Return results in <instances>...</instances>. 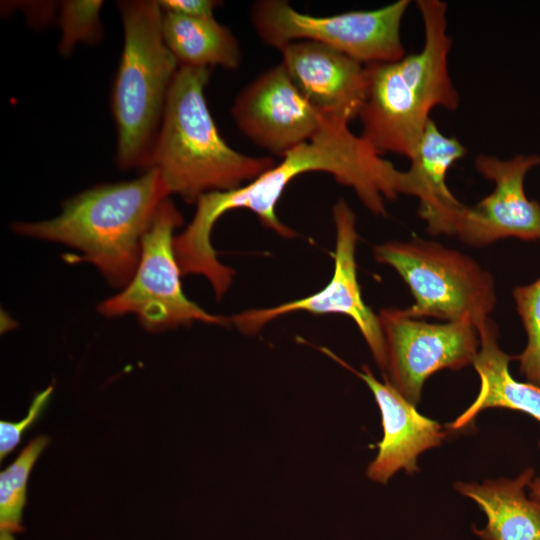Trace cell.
Listing matches in <instances>:
<instances>
[{
    "mask_svg": "<svg viewBox=\"0 0 540 540\" xmlns=\"http://www.w3.org/2000/svg\"><path fill=\"white\" fill-rule=\"evenodd\" d=\"M349 122L341 116L323 114L315 135L287 152L279 164L237 189L202 195L196 201L194 217L177 237L179 247L195 258L211 256L214 224L224 213L239 208L252 211L281 237H294V230L279 220L275 207L287 185L308 172L331 174L338 183L353 189L377 216L387 215L385 200H395L399 194L415 196L410 172L397 169L378 154L350 130Z\"/></svg>",
    "mask_w": 540,
    "mask_h": 540,
    "instance_id": "1",
    "label": "cell"
},
{
    "mask_svg": "<svg viewBox=\"0 0 540 540\" xmlns=\"http://www.w3.org/2000/svg\"><path fill=\"white\" fill-rule=\"evenodd\" d=\"M424 27L419 52L388 63L367 66V98L358 118L360 136L380 155H415L436 107L454 111L459 95L452 82L448 58L452 39L447 32V4L417 0Z\"/></svg>",
    "mask_w": 540,
    "mask_h": 540,
    "instance_id": "2",
    "label": "cell"
},
{
    "mask_svg": "<svg viewBox=\"0 0 540 540\" xmlns=\"http://www.w3.org/2000/svg\"><path fill=\"white\" fill-rule=\"evenodd\" d=\"M170 192L155 169L136 179L98 185L69 198L48 220L15 222L17 234L79 250L114 288L124 289L138 267L142 238Z\"/></svg>",
    "mask_w": 540,
    "mask_h": 540,
    "instance_id": "3",
    "label": "cell"
},
{
    "mask_svg": "<svg viewBox=\"0 0 540 540\" xmlns=\"http://www.w3.org/2000/svg\"><path fill=\"white\" fill-rule=\"evenodd\" d=\"M209 75V68L179 67L145 168L158 171L170 194L187 203L237 189L275 165L270 157L236 151L222 138L205 97Z\"/></svg>",
    "mask_w": 540,
    "mask_h": 540,
    "instance_id": "4",
    "label": "cell"
},
{
    "mask_svg": "<svg viewBox=\"0 0 540 540\" xmlns=\"http://www.w3.org/2000/svg\"><path fill=\"white\" fill-rule=\"evenodd\" d=\"M123 50L112 91L117 128L116 162L145 170L179 64L165 44L158 1L118 3Z\"/></svg>",
    "mask_w": 540,
    "mask_h": 540,
    "instance_id": "5",
    "label": "cell"
},
{
    "mask_svg": "<svg viewBox=\"0 0 540 540\" xmlns=\"http://www.w3.org/2000/svg\"><path fill=\"white\" fill-rule=\"evenodd\" d=\"M373 255L395 269L409 287L414 303L404 310L412 318L469 319L478 328L495 308L493 276L458 250L414 238L376 245Z\"/></svg>",
    "mask_w": 540,
    "mask_h": 540,
    "instance_id": "6",
    "label": "cell"
},
{
    "mask_svg": "<svg viewBox=\"0 0 540 540\" xmlns=\"http://www.w3.org/2000/svg\"><path fill=\"white\" fill-rule=\"evenodd\" d=\"M409 5V0H398L375 10L321 17L299 12L284 0H260L253 3L250 17L268 46L281 50L295 41H313L369 65L405 56L400 29Z\"/></svg>",
    "mask_w": 540,
    "mask_h": 540,
    "instance_id": "7",
    "label": "cell"
},
{
    "mask_svg": "<svg viewBox=\"0 0 540 540\" xmlns=\"http://www.w3.org/2000/svg\"><path fill=\"white\" fill-rule=\"evenodd\" d=\"M183 222L181 213L166 199L142 238L138 267L129 284L104 300L98 311L106 317L133 313L149 332H160L194 321L226 325L227 317L206 312L189 300L181 285V270L173 248L174 230Z\"/></svg>",
    "mask_w": 540,
    "mask_h": 540,
    "instance_id": "8",
    "label": "cell"
},
{
    "mask_svg": "<svg viewBox=\"0 0 540 540\" xmlns=\"http://www.w3.org/2000/svg\"><path fill=\"white\" fill-rule=\"evenodd\" d=\"M378 318L387 348L385 379L415 405L428 377L472 364L478 353V329L469 319L429 323L399 308L381 309Z\"/></svg>",
    "mask_w": 540,
    "mask_h": 540,
    "instance_id": "9",
    "label": "cell"
},
{
    "mask_svg": "<svg viewBox=\"0 0 540 540\" xmlns=\"http://www.w3.org/2000/svg\"><path fill=\"white\" fill-rule=\"evenodd\" d=\"M336 229L334 271L330 281L320 291L307 297L282 303L274 307L250 309L229 317L244 334H256L268 322L288 313L306 311L313 314H343L350 317L365 339L377 366L386 372L387 348L378 318L368 307L361 295L355 260L356 216L343 199L333 206Z\"/></svg>",
    "mask_w": 540,
    "mask_h": 540,
    "instance_id": "10",
    "label": "cell"
},
{
    "mask_svg": "<svg viewBox=\"0 0 540 540\" xmlns=\"http://www.w3.org/2000/svg\"><path fill=\"white\" fill-rule=\"evenodd\" d=\"M476 170L494 183L493 191L474 206H466L454 235L470 246L504 238L540 239V204L524 191L526 174L540 165L539 155H516L509 160L478 155Z\"/></svg>",
    "mask_w": 540,
    "mask_h": 540,
    "instance_id": "11",
    "label": "cell"
},
{
    "mask_svg": "<svg viewBox=\"0 0 540 540\" xmlns=\"http://www.w3.org/2000/svg\"><path fill=\"white\" fill-rule=\"evenodd\" d=\"M231 114L244 136L280 157L311 139L323 118V113L302 95L281 63L240 91Z\"/></svg>",
    "mask_w": 540,
    "mask_h": 540,
    "instance_id": "12",
    "label": "cell"
},
{
    "mask_svg": "<svg viewBox=\"0 0 540 540\" xmlns=\"http://www.w3.org/2000/svg\"><path fill=\"white\" fill-rule=\"evenodd\" d=\"M280 51V63L318 111L350 121L358 117L368 93L366 65L313 41H295Z\"/></svg>",
    "mask_w": 540,
    "mask_h": 540,
    "instance_id": "13",
    "label": "cell"
},
{
    "mask_svg": "<svg viewBox=\"0 0 540 540\" xmlns=\"http://www.w3.org/2000/svg\"><path fill=\"white\" fill-rule=\"evenodd\" d=\"M324 353L344 365L370 388L378 404L383 437L378 443V454L367 468L369 479L385 484L396 472L418 471L417 458L424 451L439 446L446 432L442 426L420 414L416 405L402 396L386 379L379 381L366 365L360 372L344 363L327 349Z\"/></svg>",
    "mask_w": 540,
    "mask_h": 540,
    "instance_id": "14",
    "label": "cell"
},
{
    "mask_svg": "<svg viewBox=\"0 0 540 540\" xmlns=\"http://www.w3.org/2000/svg\"><path fill=\"white\" fill-rule=\"evenodd\" d=\"M466 153L456 137L444 135L432 119L428 122L408 171L420 203L418 214L430 234L454 235L466 205L451 193L446 177L450 167Z\"/></svg>",
    "mask_w": 540,
    "mask_h": 540,
    "instance_id": "15",
    "label": "cell"
},
{
    "mask_svg": "<svg viewBox=\"0 0 540 540\" xmlns=\"http://www.w3.org/2000/svg\"><path fill=\"white\" fill-rule=\"evenodd\" d=\"M533 478L534 470L527 468L514 479L455 483L486 515L485 527L473 529L479 540H540V504L525 493Z\"/></svg>",
    "mask_w": 540,
    "mask_h": 540,
    "instance_id": "16",
    "label": "cell"
},
{
    "mask_svg": "<svg viewBox=\"0 0 540 540\" xmlns=\"http://www.w3.org/2000/svg\"><path fill=\"white\" fill-rule=\"evenodd\" d=\"M477 329L480 345L472 365L480 378V390L474 402L448 428H465L489 408L520 411L540 422V387L512 377V358L499 347L497 326L490 318Z\"/></svg>",
    "mask_w": 540,
    "mask_h": 540,
    "instance_id": "17",
    "label": "cell"
},
{
    "mask_svg": "<svg viewBox=\"0 0 540 540\" xmlns=\"http://www.w3.org/2000/svg\"><path fill=\"white\" fill-rule=\"evenodd\" d=\"M162 34L179 67L221 66L232 70L240 65L236 37L215 18H190L163 11Z\"/></svg>",
    "mask_w": 540,
    "mask_h": 540,
    "instance_id": "18",
    "label": "cell"
},
{
    "mask_svg": "<svg viewBox=\"0 0 540 540\" xmlns=\"http://www.w3.org/2000/svg\"><path fill=\"white\" fill-rule=\"evenodd\" d=\"M47 436L30 441L18 457L0 473V531H23L22 514L27 502V482L31 470L49 444Z\"/></svg>",
    "mask_w": 540,
    "mask_h": 540,
    "instance_id": "19",
    "label": "cell"
},
{
    "mask_svg": "<svg viewBox=\"0 0 540 540\" xmlns=\"http://www.w3.org/2000/svg\"><path fill=\"white\" fill-rule=\"evenodd\" d=\"M512 295L527 335L526 347L516 359L527 381L540 387V276L529 285L515 287Z\"/></svg>",
    "mask_w": 540,
    "mask_h": 540,
    "instance_id": "20",
    "label": "cell"
},
{
    "mask_svg": "<svg viewBox=\"0 0 540 540\" xmlns=\"http://www.w3.org/2000/svg\"><path fill=\"white\" fill-rule=\"evenodd\" d=\"M99 0H69L60 4L61 40L59 50L69 54L78 43H95L101 36Z\"/></svg>",
    "mask_w": 540,
    "mask_h": 540,
    "instance_id": "21",
    "label": "cell"
},
{
    "mask_svg": "<svg viewBox=\"0 0 540 540\" xmlns=\"http://www.w3.org/2000/svg\"><path fill=\"white\" fill-rule=\"evenodd\" d=\"M54 386L50 385L40 393L36 394L29 407L26 416L18 422H0V458L3 460L20 443L23 433L28 429L42 414L49 398L53 392Z\"/></svg>",
    "mask_w": 540,
    "mask_h": 540,
    "instance_id": "22",
    "label": "cell"
},
{
    "mask_svg": "<svg viewBox=\"0 0 540 540\" xmlns=\"http://www.w3.org/2000/svg\"><path fill=\"white\" fill-rule=\"evenodd\" d=\"M162 11L172 12L190 18H214V9L220 5L214 0H161L158 1Z\"/></svg>",
    "mask_w": 540,
    "mask_h": 540,
    "instance_id": "23",
    "label": "cell"
},
{
    "mask_svg": "<svg viewBox=\"0 0 540 540\" xmlns=\"http://www.w3.org/2000/svg\"><path fill=\"white\" fill-rule=\"evenodd\" d=\"M540 448V441H539ZM530 498L540 504V477L533 478L529 484Z\"/></svg>",
    "mask_w": 540,
    "mask_h": 540,
    "instance_id": "24",
    "label": "cell"
},
{
    "mask_svg": "<svg viewBox=\"0 0 540 540\" xmlns=\"http://www.w3.org/2000/svg\"><path fill=\"white\" fill-rule=\"evenodd\" d=\"M0 540H16L13 533L0 531Z\"/></svg>",
    "mask_w": 540,
    "mask_h": 540,
    "instance_id": "25",
    "label": "cell"
}]
</instances>
